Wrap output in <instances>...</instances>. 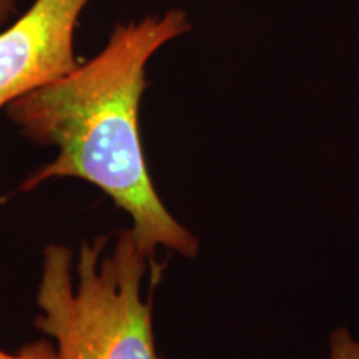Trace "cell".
I'll list each match as a JSON object with an SVG mask.
<instances>
[{
  "mask_svg": "<svg viewBox=\"0 0 359 359\" xmlns=\"http://www.w3.org/2000/svg\"><path fill=\"white\" fill-rule=\"evenodd\" d=\"M90 0H35L0 30V110L80 65L74 40Z\"/></svg>",
  "mask_w": 359,
  "mask_h": 359,
  "instance_id": "3",
  "label": "cell"
},
{
  "mask_svg": "<svg viewBox=\"0 0 359 359\" xmlns=\"http://www.w3.org/2000/svg\"><path fill=\"white\" fill-rule=\"evenodd\" d=\"M188 29L183 11L116 25L92 60L6 109L29 140L58 148L55 158L30 175L22 190L52 178L92 183L130 215V231L151 258L160 246L188 258L198 251V240L165 208L151 183L138 130L147 64Z\"/></svg>",
  "mask_w": 359,
  "mask_h": 359,
  "instance_id": "1",
  "label": "cell"
},
{
  "mask_svg": "<svg viewBox=\"0 0 359 359\" xmlns=\"http://www.w3.org/2000/svg\"><path fill=\"white\" fill-rule=\"evenodd\" d=\"M151 257L130 230L80 245L43 250L35 327L53 341L57 359H161L156 353L151 302L142 283Z\"/></svg>",
  "mask_w": 359,
  "mask_h": 359,
  "instance_id": "2",
  "label": "cell"
},
{
  "mask_svg": "<svg viewBox=\"0 0 359 359\" xmlns=\"http://www.w3.org/2000/svg\"><path fill=\"white\" fill-rule=\"evenodd\" d=\"M327 359H359V341L353 338L346 327H338L333 331Z\"/></svg>",
  "mask_w": 359,
  "mask_h": 359,
  "instance_id": "4",
  "label": "cell"
},
{
  "mask_svg": "<svg viewBox=\"0 0 359 359\" xmlns=\"http://www.w3.org/2000/svg\"><path fill=\"white\" fill-rule=\"evenodd\" d=\"M0 359H57V356L55 346L50 339H35L22 346L17 353L0 349Z\"/></svg>",
  "mask_w": 359,
  "mask_h": 359,
  "instance_id": "5",
  "label": "cell"
},
{
  "mask_svg": "<svg viewBox=\"0 0 359 359\" xmlns=\"http://www.w3.org/2000/svg\"><path fill=\"white\" fill-rule=\"evenodd\" d=\"M15 12V0H0V30L4 29L11 13Z\"/></svg>",
  "mask_w": 359,
  "mask_h": 359,
  "instance_id": "6",
  "label": "cell"
}]
</instances>
